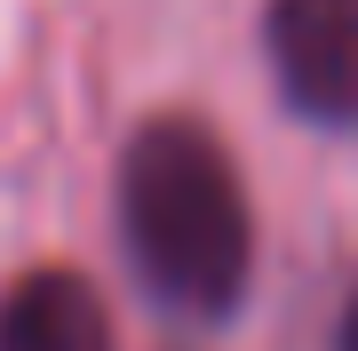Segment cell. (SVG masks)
<instances>
[{"instance_id": "obj_1", "label": "cell", "mask_w": 358, "mask_h": 351, "mask_svg": "<svg viewBox=\"0 0 358 351\" xmlns=\"http://www.w3.org/2000/svg\"><path fill=\"white\" fill-rule=\"evenodd\" d=\"M120 232H128L136 280L167 312H183V319L239 312L247 272H255V208H247V184L215 128L167 112L128 136V152H120Z\"/></svg>"}, {"instance_id": "obj_2", "label": "cell", "mask_w": 358, "mask_h": 351, "mask_svg": "<svg viewBox=\"0 0 358 351\" xmlns=\"http://www.w3.org/2000/svg\"><path fill=\"white\" fill-rule=\"evenodd\" d=\"M263 56L310 128H358V0H263Z\"/></svg>"}, {"instance_id": "obj_3", "label": "cell", "mask_w": 358, "mask_h": 351, "mask_svg": "<svg viewBox=\"0 0 358 351\" xmlns=\"http://www.w3.org/2000/svg\"><path fill=\"white\" fill-rule=\"evenodd\" d=\"M0 351H120V343L96 287L64 263H40L0 287Z\"/></svg>"}, {"instance_id": "obj_4", "label": "cell", "mask_w": 358, "mask_h": 351, "mask_svg": "<svg viewBox=\"0 0 358 351\" xmlns=\"http://www.w3.org/2000/svg\"><path fill=\"white\" fill-rule=\"evenodd\" d=\"M334 351H358V296H350V312H343V336H334Z\"/></svg>"}]
</instances>
